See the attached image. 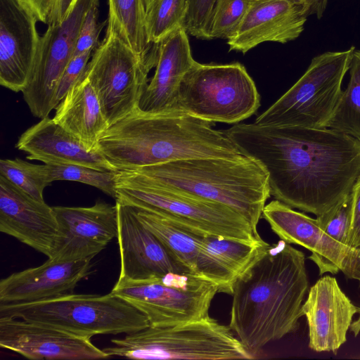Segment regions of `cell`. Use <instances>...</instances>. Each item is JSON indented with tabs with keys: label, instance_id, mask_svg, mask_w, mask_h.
Listing matches in <instances>:
<instances>
[{
	"label": "cell",
	"instance_id": "1",
	"mask_svg": "<svg viewBox=\"0 0 360 360\" xmlns=\"http://www.w3.org/2000/svg\"><path fill=\"white\" fill-rule=\"evenodd\" d=\"M224 131L265 169L275 199L316 217L345 200L360 176V139L338 130L240 123Z\"/></svg>",
	"mask_w": 360,
	"mask_h": 360
},
{
	"label": "cell",
	"instance_id": "2",
	"mask_svg": "<svg viewBox=\"0 0 360 360\" xmlns=\"http://www.w3.org/2000/svg\"><path fill=\"white\" fill-rule=\"evenodd\" d=\"M309 286L304 253L269 244L233 286L229 326L253 354L296 330Z\"/></svg>",
	"mask_w": 360,
	"mask_h": 360
},
{
	"label": "cell",
	"instance_id": "3",
	"mask_svg": "<svg viewBox=\"0 0 360 360\" xmlns=\"http://www.w3.org/2000/svg\"><path fill=\"white\" fill-rule=\"evenodd\" d=\"M213 125L185 113L151 115L137 108L107 129L98 149L117 171L179 160L244 155Z\"/></svg>",
	"mask_w": 360,
	"mask_h": 360
},
{
	"label": "cell",
	"instance_id": "4",
	"mask_svg": "<svg viewBox=\"0 0 360 360\" xmlns=\"http://www.w3.org/2000/svg\"><path fill=\"white\" fill-rule=\"evenodd\" d=\"M162 185L226 205L243 215L257 232L271 195L268 174L246 155L174 160L130 170Z\"/></svg>",
	"mask_w": 360,
	"mask_h": 360
},
{
	"label": "cell",
	"instance_id": "5",
	"mask_svg": "<svg viewBox=\"0 0 360 360\" xmlns=\"http://www.w3.org/2000/svg\"><path fill=\"white\" fill-rule=\"evenodd\" d=\"M115 202L154 212L203 236L253 242L262 239L231 207L158 184L130 170L116 173Z\"/></svg>",
	"mask_w": 360,
	"mask_h": 360
},
{
	"label": "cell",
	"instance_id": "6",
	"mask_svg": "<svg viewBox=\"0 0 360 360\" xmlns=\"http://www.w3.org/2000/svg\"><path fill=\"white\" fill-rule=\"evenodd\" d=\"M103 350L111 356L131 359L228 360L254 358L229 326L209 315L198 321L149 326L111 340Z\"/></svg>",
	"mask_w": 360,
	"mask_h": 360
},
{
	"label": "cell",
	"instance_id": "7",
	"mask_svg": "<svg viewBox=\"0 0 360 360\" xmlns=\"http://www.w3.org/2000/svg\"><path fill=\"white\" fill-rule=\"evenodd\" d=\"M47 325L80 336L131 333L150 326L146 316L112 294L63 295L21 304H0V316Z\"/></svg>",
	"mask_w": 360,
	"mask_h": 360
},
{
	"label": "cell",
	"instance_id": "8",
	"mask_svg": "<svg viewBox=\"0 0 360 360\" xmlns=\"http://www.w3.org/2000/svg\"><path fill=\"white\" fill-rule=\"evenodd\" d=\"M181 112L214 123L238 124L254 115L260 96L244 65L196 61L178 91Z\"/></svg>",
	"mask_w": 360,
	"mask_h": 360
},
{
	"label": "cell",
	"instance_id": "9",
	"mask_svg": "<svg viewBox=\"0 0 360 360\" xmlns=\"http://www.w3.org/2000/svg\"><path fill=\"white\" fill-rule=\"evenodd\" d=\"M355 50L314 57L304 74L254 123L262 126L327 127L342 94V83Z\"/></svg>",
	"mask_w": 360,
	"mask_h": 360
},
{
	"label": "cell",
	"instance_id": "10",
	"mask_svg": "<svg viewBox=\"0 0 360 360\" xmlns=\"http://www.w3.org/2000/svg\"><path fill=\"white\" fill-rule=\"evenodd\" d=\"M111 292L142 312L150 326H168L207 316L219 286L195 274L169 272L139 281L119 277Z\"/></svg>",
	"mask_w": 360,
	"mask_h": 360
},
{
	"label": "cell",
	"instance_id": "11",
	"mask_svg": "<svg viewBox=\"0 0 360 360\" xmlns=\"http://www.w3.org/2000/svg\"><path fill=\"white\" fill-rule=\"evenodd\" d=\"M150 71L138 55L112 34H105L93 51L84 75L110 127L138 108Z\"/></svg>",
	"mask_w": 360,
	"mask_h": 360
},
{
	"label": "cell",
	"instance_id": "12",
	"mask_svg": "<svg viewBox=\"0 0 360 360\" xmlns=\"http://www.w3.org/2000/svg\"><path fill=\"white\" fill-rule=\"evenodd\" d=\"M97 2L99 0H77L65 20L48 26L40 37L28 82L22 91L34 117H48L57 107L56 96L60 78L73 57L86 14Z\"/></svg>",
	"mask_w": 360,
	"mask_h": 360
},
{
	"label": "cell",
	"instance_id": "13",
	"mask_svg": "<svg viewBox=\"0 0 360 360\" xmlns=\"http://www.w3.org/2000/svg\"><path fill=\"white\" fill-rule=\"evenodd\" d=\"M262 217L280 240L309 250L311 254L309 259L318 266L319 275L341 271L347 278L360 283V248L332 238L316 219L295 211L276 199L265 205Z\"/></svg>",
	"mask_w": 360,
	"mask_h": 360
},
{
	"label": "cell",
	"instance_id": "14",
	"mask_svg": "<svg viewBox=\"0 0 360 360\" xmlns=\"http://www.w3.org/2000/svg\"><path fill=\"white\" fill-rule=\"evenodd\" d=\"M0 346L30 359H108L91 338L44 324L0 316Z\"/></svg>",
	"mask_w": 360,
	"mask_h": 360
},
{
	"label": "cell",
	"instance_id": "15",
	"mask_svg": "<svg viewBox=\"0 0 360 360\" xmlns=\"http://www.w3.org/2000/svg\"><path fill=\"white\" fill-rule=\"evenodd\" d=\"M60 232L51 259H93L117 234V209L98 200L91 207H53Z\"/></svg>",
	"mask_w": 360,
	"mask_h": 360
},
{
	"label": "cell",
	"instance_id": "16",
	"mask_svg": "<svg viewBox=\"0 0 360 360\" xmlns=\"http://www.w3.org/2000/svg\"><path fill=\"white\" fill-rule=\"evenodd\" d=\"M0 231L53 257L60 232L53 209L0 176Z\"/></svg>",
	"mask_w": 360,
	"mask_h": 360
},
{
	"label": "cell",
	"instance_id": "17",
	"mask_svg": "<svg viewBox=\"0 0 360 360\" xmlns=\"http://www.w3.org/2000/svg\"><path fill=\"white\" fill-rule=\"evenodd\" d=\"M358 311L335 277L322 276L309 289L301 308L308 326L309 347L335 354L347 341L353 316Z\"/></svg>",
	"mask_w": 360,
	"mask_h": 360
},
{
	"label": "cell",
	"instance_id": "18",
	"mask_svg": "<svg viewBox=\"0 0 360 360\" xmlns=\"http://www.w3.org/2000/svg\"><path fill=\"white\" fill-rule=\"evenodd\" d=\"M37 22L20 0H0V84L15 92L30 75L40 39Z\"/></svg>",
	"mask_w": 360,
	"mask_h": 360
},
{
	"label": "cell",
	"instance_id": "19",
	"mask_svg": "<svg viewBox=\"0 0 360 360\" xmlns=\"http://www.w3.org/2000/svg\"><path fill=\"white\" fill-rule=\"evenodd\" d=\"M120 278L134 281L186 273L172 259L158 238L139 219L134 207L115 202Z\"/></svg>",
	"mask_w": 360,
	"mask_h": 360
},
{
	"label": "cell",
	"instance_id": "20",
	"mask_svg": "<svg viewBox=\"0 0 360 360\" xmlns=\"http://www.w3.org/2000/svg\"><path fill=\"white\" fill-rule=\"evenodd\" d=\"M91 259L56 261L13 273L0 281V304L30 303L73 292L91 274Z\"/></svg>",
	"mask_w": 360,
	"mask_h": 360
},
{
	"label": "cell",
	"instance_id": "21",
	"mask_svg": "<svg viewBox=\"0 0 360 360\" xmlns=\"http://www.w3.org/2000/svg\"><path fill=\"white\" fill-rule=\"evenodd\" d=\"M307 16L299 0H256L227 40L229 50L245 53L264 42L295 40L304 30Z\"/></svg>",
	"mask_w": 360,
	"mask_h": 360
},
{
	"label": "cell",
	"instance_id": "22",
	"mask_svg": "<svg viewBox=\"0 0 360 360\" xmlns=\"http://www.w3.org/2000/svg\"><path fill=\"white\" fill-rule=\"evenodd\" d=\"M195 63L185 27L164 39L158 44L155 73L141 96L138 109L151 115L182 113L178 105L179 85Z\"/></svg>",
	"mask_w": 360,
	"mask_h": 360
},
{
	"label": "cell",
	"instance_id": "23",
	"mask_svg": "<svg viewBox=\"0 0 360 360\" xmlns=\"http://www.w3.org/2000/svg\"><path fill=\"white\" fill-rule=\"evenodd\" d=\"M15 147L27 154V159L44 164L82 165L99 170L117 171L99 150H88L49 116L25 130Z\"/></svg>",
	"mask_w": 360,
	"mask_h": 360
},
{
	"label": "cell",
	"instance_id": "24",
	"mask_svg": "<svg viewBox=\"0 0 360 360\" xmlns=\"http://www.w3.org/2000/svg\"><path fill=\"white\" fill-rule=\"evenodd\" d=\"M269 245L262 238L245 242L205 236L200 245L195 273L217 284L219 292L231 295L236 280Z\"/></svg>",
	"mask_w": 360,
	"mask_h": 360
},
{
	"label": "cell",
	"instance_id": "25",
	"mask_svg": "<svg viewBox=\"0 0 360 360\" xmlns=\"http://www.w3.org/2000/svg\"><path fill=\"white\" fill-rule=\"evenodd\" d=\"M53 119L89 151L98 150L99 141L110 127L97 95L84 75L56 108Z\"/></svg>",
	"mask_w": 360,
	"mask_h": 360
},
{
	"label": "cell",
	"instance_id": "26",
	"mask_svg": "<svg viewBox=\"0 0 360 360\" xmlns=\"http://www.w3.org/2000/svg\"><path fill=\"white\" fill-rule=\"evenodd\" d=\"M105 34L129 46L151 70L158 60V44L148 41L143 0H108Z\"/></svg>",
	"mask_w": 360,
	"mask_h": 360
},
{
	"label": "cell",
	"instance_id": "27",
	"mask_svg": "<svg viewBox=\"0 0 360 360\" xmlns=\"http://www.w3.org/2000/svg\"><path fill=\"white\" fill-rule=\"evenodd\" d=\"M134 209L140 221L158 238L175 263L184 271L196 274V259L205 236L154 212Z\"/></svg>",
	"mask_w": 360,
	"mask_h": 360
},
{
	"label": "cell",
	"instance_id": "28",
	"mask_svg": "<svg viewBox=\"0 0 360 360\" xmlns=\"http://www.w3.org/2000/svg\"><path fill=\"white\" fill-rule=\"evenodd\" d=\"M349 81L342 92L327 127L360 139V50H354Z\"/></svg>",
	"mask_w": 360,
	"mask_h": 360
},
{
	"label": "cell",
	"instance_id": "29",
	"mask_svg": "<svg viewBox=\"0 0 360 360\" xmlns=\"http://www.w3.org/2000/svg\"><path fill=\"white\" fill-rule=\"evenodd\" d=\"M47 181H71L87 184L101 190L106 195L117 197V171L96 169L87 166L74 164L40 165Z\"/></svg>",
	"mask_w": 360,
	"mask_h": 360
},
{
	"label": "cell",
	"instance_id": "30",
	"mask_svg": "<svg viewBox=\"0 0 360 360\" xmlns=\"http://www.w3.org/2000/svg\"><path fill=\"white\" fill-rule=\"evenodd\" d=\"M187 0H160L146 13L148 41L158 44L181 27H185Z\"/></svg>",
	"mask_w": 360,
	"mask_h": 360
},
{
	"label": "cell",
	"instance_id": "31",
	"mask_svg": "<svg viewBox=\"0 0 360 360\" xmlns=\"http://www.w3.org/2000/svg\"><path fill=\"white\" fill-rule=\"evenodd\" d=\"M0 176L40 201H44V191L51 185L43 174L40 165H34L20 158L1 159Z\"/></svg>",
	"mask_w": 360,
	"mask_h": 360
},
{
	"label": "cell",
	"instance_id": "32",
	"mask_svg": "<svg viewBox=\"0 0 360 360\" xmlns=\"http://www.w3.org/2000/svg\"><path fill=\"white\" fill-rule=\"evenodd\" d=\"M256 0H217L212 11L210 39H229Z\"/></svg>",
	"mask_w": 360,
	"mask_h": 360
},
{
	"label": "cell",
	"instance_id": "33",
	"mask_svg": "<svg viewBox=\"0 0 360 360\" xmlns=\"http://www.w3.org/2000/svg\"><path fill=\"white\" fill-rule=\"evenodd\" d=\"M352 193L341 202L317 216L320 226L332 238L347 245L352 211Z\"/></svg>",
	"mask_w": 360,
	"mask_h": 360
},
{
	"label": "cell",
	"instance_id": "34",
	"mask_svg": "<svg viewBox=\"0 0 360 360\" xmlns=\"http://www.w3.org/2000/svg\"><path fill=\"white\" fill-rule=\"evenodd\" d=\"M217 0H187L185 29L188 34L210 40V27L213 9Z\"/></svg>",
	"mask_w": 360,
	"mask_h": 360
},
{
	"label": "cell",
	"instance_id": "35",
	"mask_svg": "<svg viewBox=\"0 0 360 360\" xmlns=\"http://www.w3.org/2000/svg\"><path fill=\"white\" fill-rule=\"evenodd\" d=\"M29 8L38 21L48 26L57 25L66 19L77 0H20Z\"/></svg>",
	"mask_w": 360,
	"mask_h": 360
},
{
	"label": "cell",
	"instance_id": "36",
	"mask_svg": "<svg viewBox=\"0 0 360 360\" xmlns=\"http://www.w3.org/2000/svg\"><path fill=\"white\" fill-rule=\"evenodd\" d=\"M99 2L95 3L88 11L81 26L73 57L88 51H93L99 44L98 37L107 20L98 22ZM72 57V58H73Z\"/></svg>",
	"mask_w": 360,
	"mask_h": 360
},
{
	"label": "cell",
	"instance_id": "37",
	"mask_svg": "<svg viewBox=\"0 0 360 360\" xmlns=\"http://www.w3.org/2000/svg\"><path fill=\"white\" fill-rule=\"evenodd\" d=\"M93 51H88L73 57L63 71L56 91L57 106L66 96L69 90L82 77Z\"/></svg>",
	"mask_w": 360,
	"mask_h": 360
},
{
	"label": "cell",
	"instance_id": "38",
	"mask_svg": "<svg viewBox=\"0 0 360 360\" xmlns=\"http://www.w3.org/2000/svg\"><path fill=\"white\" fill-rule=\"evenodd\" d=\"M351 222L347 245L360 248V176L352 191Z\"/></svg>",
	"mask_w": 360,
	"mask_h": 360
},
{
	"label": "cell",
	"instance_id": "39",
	"mask_svg": "<svg viewBox=\"0 0 360 360\" xmlns=\"http://www.w3.org/2000/svg\"><path fill=\"white\" fill-rule=\"evenodd\" d=\"M306 11L307 15L316 14L321 18L326 9L328 0H299Z\"/></svg>",
	"mask_w": 360,
	"mask_h": 360
},
{
	"label": "cell",
	"instance_id": "40",
	"mask_svg": "<svg viewBox=\"0 0 360 360\" xmlns=\"http://www.w3.org/2000/svg\"><path fill=\"white\" fill-rule=\"evenodd\" d=\"M359 316L356 321H353L349 327L350 331L356 337L360 333V308L359 307Z\"/></svg>",
	"mask_w": 360,
	"mask_h": 360
},
{
	"label": "cell",
	"instance_id": "41",
	"mask_svg": "<svg viewBox=\"0 0 360 360\" xmlns=\"http://www.w3.org/2000/svg\"><path fill=\"white\" fill-rule=\"evenodd\" d=\"M160 0H143L146 12H149L158 2Z\"/></svg>",
	"mask_w": 360,
	"mask_h": 360
}]
</instances>
